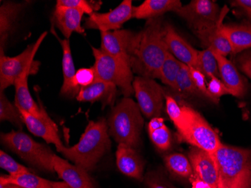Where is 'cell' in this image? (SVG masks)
<instances>
[{"label": "cell", "mask_w": 251, "mask_h": 188, "mask_svg": "<svg viewBox=\"0 0 251 188\" xmlns=\"http://www.w3.org/2000/svg\"><path fill=\"white\" fill-rule=\"evenodd\" d=\"M168 51L163 18L148 20L143 29L136 32L130 54V66L138 76L159 79V71Z\"/></svg>", "instance_id": "cell-1"}, {"label": "cell", "mask_w": 251, "mask_h": 188, "mask_svg": "<svg viewBox=\"0 0 251 188\" xmlns=\"http://www.w3.org/2000/svg\"><path fill=\"white\" fill-rule=\"evenodd\" d=\"M108 122L105 118L90 121L76 145L60 151L66 159L87 172L95 169L100 160L111 148Z\"/></svg>", "instance_id": "cell-2"}, {"label": "cell", "mask_w": 251, "mask_h": 188, "mask_svg": "<svg viewBox=\"0 0 251 188\" xmlns=\"http://www.w3.org/2000/svg\"><path fill=\"white\" fill-rule=\"evenodd\" d=\"M212 156L218 169V188H251V148L222 142Z\"/></svg>", "instance_id": "cell-3"}, {"label": "cell", "mask_w": 251, "mask_h": 188, "mask_svg": "<svg viewBox=\"0 0 251 188\" xmlns=\"http://www.w3.org/2000/svg\"><path fill=\"white\" fill-rule=\"evenodd\" d=\"M142 114L139 106L132 99L124 97L111 109L107 121L109 135L118 144L139 149L144 127Z\"/></svg>", "instance_id": "cell-4"}, {"label": "cell", "mask_w": 251, "mask_h": 188, "mask_svg": "<svg viewBox=\"0 0 251 188\" xmlns=\"http://www.w3.org/2000/svg\"><path fill=\"white\" fill-rule=\"evenodd\" d=\"M1 142L31 166L45 172H55L53 163L54 153L46 145L34 141L25 133L13 131L2 134Z\"/></svg>", "instance_id": "cell-5"}, {"label": "cell", "mask_w": 251, "mask_h": 188, "mask_svg": "<svg viewBox=\"0 0 251 188\" xmlns=\"http://www.w3.org/2000/svg\"><path fill=\"white\" fill-rule=\"evenodd\" d=\"M182 108L185 115V124L184 129L177 133L180 139L211 155L218 151L222 142L208 121L192 107L183 105Z\"/></svg>", "instance_id": "cell-6"}, {"label": "cell", "mask_w": 251, "mask_h": 188, "mask_svg": "<svg viewBox=\"0 0 251 188\" xmlns=\"http://www.w3.org/2000/svg\"><path fill=\"white\" fill-rule=\"evenodd\" d=\"M95 63L93 68L96 73V79L115 84L119 87L124 97H129L134 93L133 72L130 66L102 52L101 49L91 46Z\"/></svg>", "instance_id": "cell-7"}, {"label": "cell", "mask_w": 251, "mask_h": 188, "mask_svg": "<svg viewBox=\"0 0 251 188\" xmlns=\"http://www.w3.org/2000/svg\"><path fill=\"white\" fill-rule=\"evenodd\" d=\"M44 32L39 39L25 49L18 56H7L3 49H0V90L4 91L7 87L15 85L17 79L34 62V56L46 36Z\"/></svg>", "instance_id": "cell-8"}, {"label": "cell", "mask_w": 251, "mask_h": 188, "mask_svg": "<svg viewBox=\"0 0 251 188\" xmlns=\"http://www.w3.org/2000/svg\"><path fill=\"white\" fill-rule=\"evenodd\" d=\"M134 93L138 106L147 118L161 117L166 93L163 87L150 78L136 76L134 78Z\"/></svg>", "instance_id": "cell-9"}, {"label": "cell", "mask_w": 251, "mask_h": 188, "mask_svg": "<svg viewBox=\"0 0 251 188\" xmlns=\"http://www.w3.org/2000/svg\"><path fill=\"white\" fill-rule=\"evenodd\" d=\"M221 10L211 0H193L176 13L187 22L194 33L212 27L219 21Z\"/></svg>", "instance_id": "cell-10"}, {"label": "cell", "mask_w": 251, "mask_h": 188, "mask_svg": "<svg viewBox=\"0 0 251 188\" xmlns=\"http://www.w3.org/2000/svg\"><path fill=\"white\" fill-rule=\"evenodd\" d=\"M133 7L131 0H124L107 13L94 12L86 18L84 28L98 29L101 32L119 30L124 24L132 18Z\"/></svg>", "instance_id": "cell-11"}, {"label": "cell", "mask_w": 251, "mask_h": 188, "mask_svg": "<svg viewBox=\"0 0 251 188\" xmlns=\"http://www.w3.org/2000/svg\"><path fill=\"white\" fill-rule=\"evenodd\" d=\"M135 34L136 32L129 29L101 32L100 49L130 66L131 50Z\"/></svg>", "instance_id": "cell-12"}, {"label": "cell", "mask_w": 251, "mask_h": 188, "mask_svg": "<svg viewBox=\"0 0 251 188\" xmlns=\"http://www.w3.org/2000/svg\"><path fill=\"white\" fill-rule=\"evenodd\" d=\"M19 111L28 131L36 136L43 138L47 143L53 144L56 151L60 153L65 146L59 135L58 128L50 117H38L23 110Z\"/></svg>", "instance_id": "cell-13"}, {"label": "cell", "mask_w": 251, "mask_h": 188, "mask_svg": "<svg viewBox=\"0 0 251 188\" xmlns=\"http://www.w3.org/2000/svg\"><path fill=\"white\" fill-rule=\"evenodd\" d=\"M188 158L193 168V175L206 182L211 188H218V169L212 155L200 148L190 147Z\"/></svg>", "instance_id": "cell-14"}, {"label": "cell", "mask_w": 251, "mask_h": 188, "mask_svg": "<svg viewBox=\"0 0 251 188\" xmlns=\"http://www.w3.org/2000/svg\"><path fill=\"white\" fill-rule=\"evenodd\" d=\"M165 40L168 51L181 63L195 68L199 51L194 49L169 24L165 25Z\"/></svg>", "instance_id": "cell-15"}, {"label": "cell", "mask_w": 251, "mask_h": 188, "mask_svg": "<svg viewBox=\"0 0 251 188\" xmlns=\"http://www.w3.org/2000/svg\"><path fill=\"white\" fill-rule=\"evenodd\" d=\"M53 163L55 172L70 188H96L88 172L83 168L56 155H53Z\"/></svg>", "instance_id": "cell-16"}, {"label": "cell", "mask_w": 251, "mask_h": 188, "mask_svg": "<svg viewBox=\"0 0 251 188\" xmlns=\"http://www.w3.org/2000/svg\"><path fill=\"white\" fill-rule=\"evenodd\" d=\"M116 162L118 169L124 175L143 182L145 162L137 149L125 144H118Z\"/></svg>", "instance_id": "cell-17"}, {"label": "cell", "mask_w": 251, "mask_h": 188, "mask_svg": "<svg viewBox=\"0 0 251 188\" xmlns=\"http://www.w3.org/2000/svg\"><path fill=\"white\" fill-rule=\"evenodd\" d=\"M50 30L55 37L57 39V41L60 42L63 49L62 66H63V84L60 90V94L69 98H76L81 89L79 88L76 83L75 76L77 72L75 71V67L73 61L70 40L59 38L53 25Z\"/></svg>", "instance_id": "cell-18"}, {"label": "cell", "mask_w": 251, "mask_h": 188, "mask_svg": "<svg viewBox=\"0 0 251 188\" xmlns=\"http://www.w3.org/2000/svg\"><path fill=\"white\" fill-rule=\"evenodd\" d=\"M228 11H229L228 8L224 7V8L221 9V17L217 25L209 29L195 33L201 43L206 49H211L215 53L219 54L224 56H226L227 55L232 53L230 43L226 37L225 35L223 33L221 29L223 21Z\"/></svg>", "instance_id": "cell-19"}, {"label": "cell", "mask_w": 251, "mask_h": 188, "mask_svg": "<svg viewBox=\"0 0 251 188\" xmlns=\"http://www.w3.org/2000/svg\"><path fill=\"white\" fill-rule=\"evenodd\" d=\"M84 12L70 7L56 6L53 14V25L60 29L66 39L70 40L73 32L85 34L84 28L81 26Z\"/></svg>", "instance_id": "cell-20"}, {"label": "cell", "mask_w": 251, "mask_h": 188, "mask_svg": "<svg viewBox=\"0 0 251 188\" xmlns=\"http://www.w3.org/2000/svg\"><path fill=\"white\" fill-rule=\"evenodd\" d=\"M214 54L218 60L220 78L224 84L232 92V96L239 98L243 97L248 90L245 79L238 73L236 66L228 60L226 56H222L215 52Z\"/></svg>", "instance_id": "cell-21"}, {"label": "cell", "mask_w": 251, "mask_h": 188, "mask_svg": "<svg viewBox=\"0 0 251 188\" xmlns=\"http://www.w3.org/2000/svg\"><path fill=\"white\" fill-rule=\"evenodd\" d=\"M117 88L115 84L96 79L93 84L81 88L76 99L80 102H101L103 107L112 106L116 99Z\"/></svg>", "instance_id": "cell-22"}, {"label": "cell", "mask_w": 251, "mask_h": 188, "mask_svg": "<svg viewBox=\"0 0 251 188\" xmlns=\"http://www.w3.org/2000/svg\"><path fill=\"white\" fill-rule=\"evenodd\" d=\"M25 8V2H2L0 7V49L5 48Z\"/></svg>", "instance_id": "cell-23"}, {"label": "cell", "mask_w": 251, "mask_h": 188, "mask_svg": "<svg viewBox=\"0 0 251 188\" xmlns=\"http://www.w3.org/2000/svg\"><path fill=\"white\" fill-rule=\"evenodd\" d=\"M179 0H145L139 6L133 7L132 18L152 19L159 18L169 11H176L181 8Z\"/></svg>", "instance_id": "cell-24"}, {"label": "cell", "mask_w": 251, "mask_h": 188, "mask_svg": "<svg viewBox=\"0 0 251 188\" xmlns=\"http://www.w3.org/2000/svg\"><path fill=\"white\" fill-rule=\"evenodd\" d=\"M223 33L229 40L232 54L241 53L251 49V24L242 22L238 25H223Z\"/></svg>", "instance_id": "cell-25"}, {"label": "cell", "mask_w": 251, "mask_h": 188, "mask_svg": "<svg viewBox=\"0 0 251 188\" xmlns=\"http://www.w3.org/2000/svg\"><path fill=\"white\" fill-rule=\"evenodd\" d=\"M0 185H15L24 188H70L64 182H52L31 172L15 177L2 175L0 178Z\"/></svg>", "instance_id": "cell-26"}, {"label": "cell", "mask_w": 251, "mask_h": 188, "mask_svg": "<svg viewBox=\"0 0 251 188\" xmlns=\"http://www.w3.org/2000/svg\"><path fill=\"white\" fill-rule=\"evenodd\" d=\"M148 134L156 148L161 152L169 151L173 145V137L169 129L165 124L163 117L151 119L148 125Z\"/></svg>", "instance_id": "cell-27"}, {"label": "cell", "mask_w": 251, "mask_h": 188, "mask_svg": "<svg viewBox=\"0 0 251 188\" xmlns=\"http://www.w3.org/2000/svg\"><path fill=\"white\" fill-rule=\"evenodd\" d=\"M165 166L173 177L190 180L193 175V168L188 157L180 153H171L165 155Z\"/></svg>", "instance_id": "cell-28"}, {"label": "cell", "mask_w": 251, "mask_h": 188, "mask_svg": "<svg viewBox=\"0 0 251 188\" xmlns=\"http://www.w3.org/2000/svg\"><path fill=\"white\" fill-rule=\"evenodd\" d=\"M194 69L201 72L208 79L211 77L220 78L218 60L214 54V51L211 49L199 51L197 63Z\"/></svg>", "instance_id": "cell-29"}, {"label": "cell", "mask_w": 251, "mask_h": 188, "mask_svg": "<svg viewBox=\"0 0 251 188\" xmlns=\"http://www.w3.org/2000/svg\"><path fill=\"white\" fill-rule=\"evenodd\" d=\"M181 65L182 63L169 52L159 71V79L162 81L163 84L171 87L175 91Z\"/></svg>", "instance_id": "cell-30"}, {"label": "cell", "mask_w": 251, "mask_h": 188, "mask_svg": "<svg viewBox=\"0 0 251 188\" xmlns=\"http://www.w3.org/2000/svg\"><path fill=\"white\" fill-rule=\"evenodd\" d=\"M0 121H9L21 130L25 124L16 105L10 102L4 91L0 90Z\"/></svg>", "instance_id": "cell-31"}, {"label": "cell", "mask_w": 251, "mask_h": 188, "mask_svg": "<svg viewBox=\"0 0 251 188\" xmlns=\"http://www.w3.org/2000/svg\"><path fill=\"white\" fill-rule=\"evenodd\" d=\"M176 91L183 97L190 95H199L198 90L190 76V67L182 63L181 68L177 76Z\"/></svg>", "instance_id": "cell-32"}, {"label": "cell", "mask_w": 251, "mask_h": 188, "mask_svg": "<svg viewBox=\"0 0 251 188\" xmlns=\"http://www.w3.org/2000/svg\"><path fill=\"white\" fill-rule=\"evenodd\" d=\"M166 109L171 121H173L177 133L184 129L185 124V115L182 106H180L174 97L166 95Z\"/></svg>", "instance_id": "cell-33"}, {"label": "cell", "mask_w": 251, "mask_h": 188, "mask_svg": "<svg viewBox=\"0 0 251 188\" xmlns=\"http://www.w3.org/2000/svg\"><path fill=\"white\" fill-rule=\"evenodd\" d=\"M101 1H89V0H58L56 1V6L70 7L80 10L90 15L96 11H98L101 7Z\"/></svg>", "instance_id": "cell-34"}, {"label": "cell", "mask_w": 251, "mask_h": 188, "mask_svg": "<svg viewBox=\"0 0 251 188\" xmlns=\"http://www.w3.org/2000/svg\"><path fill=\"white\" fill-rule=\"evenodd\" d=\"M0 166L12 177L30 172L29 169L15 161L3 151H0Z\"/></svg>", "instance_id": "cell-35"}, {"label": "cell", "mask_w": 251, "mask_h": 188, "mask_svg": "<svg viewBox=\"0 0 251 188\" xmlns=\"http://www.w3.org/2000/svg\"><path fill=\"white\" fill-rule=\"evenodd\" d=\"M208 91L211 97V102L218 104L220 99L224 95H232V92L227 88L221 79L218 77H211L208 79Z\"/></svg>", "instance_id": "cell-36"}, {"label": "cell", "mask_w": 251, "mask_h": 188, "mask_svg": "<svg viewBox=\"0 0 251 188\" xmlns=\"http://www.w3.org/2000/svg\"><path fill=\"white\" fill-rule=\"evenodd\" d=\"M166 175L160 170L148 172L144 176L143 182L148 188H169Z\"/></svg>", "instance_id": "cell-37"}, {"label": "cell", "mask_w": 251, "mask_h": 188, "mask_svg": "<svg viewBox=\"0 0 251 188\" xmlns=\"http://www.w3.org/2000/svg\"><path fill=\"white\" fill-rule=\"evenodd\" d=\"M190 73L192 80L195 84L196 88L198 90L200 96L211 101V97H210L209 93L208 91L206 81H205L206 77L201 72L193 67H190Z\"/></svg>", "instance_id": "cell-38"}, {"label": "cell", "mask_w": 251, "mask_h": 188, "mask_svg": "<svg viewBox=\"0 0 251 188\" xmlns=\"http://www.w3.org/2000/svg\"><path fill=\"white\" fill-rule=\"evenodd\" d=\"M75 80L80 89L93 84L96 80V73L94 68L79 69L76 73Z\"/></svg>", "instance_id": "cell-39"}, {"label": "cell", "mask_w": 251, "mask_h": 188, "mask_svg": "<svg viewBox=\"0 0 251 188\" xmlns=\"http://www.w3.org/2000/svg\"><path fill=\"white\" fill-rule=\"evenodd\" d=\"M237 63L241 71L251 79V51L239 55L237 58Z\"/></svg>", "instance_id": "cell-40"}, {"label": "cell", "mask_w": 251, "mask_h": 188, "mask_svg": "<svg viewBox=\"0 0 251 188\" xmlns=\"http://www.w3.org/2000/svg\"><path fill=\"white\" fill-rule=\"evenodd\" d=\"M232 5L243 10L245 14L251 12V0H235L232 2Z\"/></svg>", "instance_id": "cell-41"}, {"label": "cell", "mask_w": 251, "mask_h": 188, "mask_svg": "<svg viewBox=\"0 0 251 188\" xmlns=\"http://www.w3.org/2000/svg\"><path fill=\"white\" fill-rule=\"evenodd\" d=\"M189 182L191 184L192 188H211V187L208 185L206 182L198 179L193 175H192Z\"/></svg>", "instance_id": "cell-42"}, {"label": "cell", "mask_w": 251, "mask_h": 188, "mask_svg": "<svg viewBox=\"0 0 251 188\" xmlns=\"http://www.w3.org/2000/svg\"><path fill=\"white\" fill-rule=\"evenodd\" d=\"M0 188H24L15 185H0Z\"/></svg>", "instance_id": "cell-43"}, {"label": "cell", "mask_w": 251, "mask_h": 188, "mask_svg": "<svg viewBox=\"0 0 251 188\" xmlns=\"http://www.w3.org/2000/svg\"><path fill=\"white\" fill-rule=\"evenodd\" d=\"M166 183H167L168 186H169V188H176V187L174 185H173V184H172V182H169V181L168 180V179L167 180H166Z\"/></svg>", "instance_id": "cell-44"}, {"label": "cell", "mask_w": 251, "mask_h": 188, "mask_svg": "<svg viewBox=\"0 0 251 188\" xmlns=\"http://www.w3.org/2000/svg\"><path fill=\"white\" fill-rule=\"evenodd\" d=\"M246 15L248 17V18H249L250 21H251V12H249V13H247Z\"/></svg>", "instance_id": "cell-45"}]
</instances>
